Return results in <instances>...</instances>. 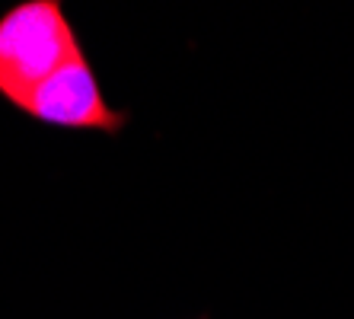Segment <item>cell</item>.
<instances>
[{
	"mask_svg": "<svg viewBox=\"0 0 354 319\" xmlns=\"http://www.w3.org/2000/svg\"><path fill=\"white\" fill-rule=\"evenodd\" d=\"M23 112L48 125H64V128L118 131L124 125V115L106 102L83 55L71 61L64 71H58L48 83H41L39 90L26 99Z\"/></svg>",
	"mask_w": 354,
	"mask_h": 319,
	"instance_id": "7a4b0ae2",
	"label": "cell"
},
{
	"mask_svg": "<svg viewBox=\"0 0 354 319\" xmlns=\"http://www.w3.org/2000/svg\"><path fill=\"white\" fill-rule=\"evenodd\" d=\"M80 42L58 0H26L0 19V93L17 109L77 61Z\"/></svg>",
	"mask_w": 354,
	"mask_h": 319,
	"instance_id": "6da1fadb",
	"label": "cell"
}]
</instances>
